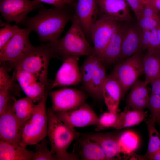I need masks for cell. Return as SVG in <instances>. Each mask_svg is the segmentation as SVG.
<instances>
[{"mask_svg":"<svg viewBox=\"0 0 160 160\" xmlns=\"http://www.w3.org/2000/svg\"><path fill=\"white\" fill-rule=\"evenodd\" d=\"M69 7H43L36 15L26 17L22 22L26 28L36 33L40 41H54L59 39L65 26L73 18L74 11Z\"/></svg>","mask_w":160,"mask_h":160,"instance_id":"cell-1","label":"cell"},{"mask_svg":"<svg viewBox=\"0 0 160 160\" xmlns=\"http://www.w3.org/2000/svg\"><path fill=\"white\" fill-rule=\"evenodd\" d=\"M71 22L70 28L63 38L47 44L54 57L63 60L69 57L88 56L93 53V47L87 41L74 14Z\"/></svg>","mask_w":160,"mask_h":160,"instance_id":"cell-2","label":"cell"},{"mask_svg":"<svg viewBox=\"0 0 160 160\" xmlns=\"http://www.w3.org/2000/svg\"><path fill=\"white\" fill-rule=\"evenodd\" d=\"M48 125L47 135L51 145L52 154L56 160H76L79 159L73 153L67 150L75 139L81 135L74 128L70 127L61 121L51 109L47 111Z\"/></svg>","mask_w":160,"mask_h":160,"instance_id":"cell-3","label":"cell"},{"mask_svg":"<svg viewBox=\"0 0 160 160\" xmlns=\"http://www.w3.org/2000/svg\"><path fill=\"white\" fill-rule=\"evenodd\" d=\"M103 62L94 54L87 56L80 68L84 89L97 100L103 98V89L107 78Z\"/></svg>","mask_w":160,"mask_h":160,"instance_id":"cell-4","label":"cell"},{"mask_svg":"<svg viewBox=\"0 0 160 160\" xmlns=\"http://www.w3.org/2000/svg\"><path fill=\"white\" fill-rule=\"evenodd\" d=\"M53 55L47 44L34 47L32 49L14 66L36 76L41 82L48 87V68Z\"/></svg>","mask_w":160,"mask_h":160,"instance_id":"cell-5","label":"cell"},{"mask_svg":"<svg viewBox=\"0 0 160 160\" xmlns=\"http://www.w3.org/2000/svg\"><path fill=\"white\" fill-rule=\"evenodd\" d=\"M48 93L39 102L35 111L23 127L21 143L26 147L37 144L47 135L48 120L46 102Z\"/></svg>","mask_w":160,"mask_h":160,"instance_id":"cell-6","label":"cell"},{"mask_svg":"<svg viewBox=\"0 0 160 160\" xmlns=\"http://www.w3.org/2000/svg\"><path fill=\"white\" fill-rule=\"evenodd\" d=\"M31 31L26 27L19 29L0 50L1 63H8L14 67L32 49L34 46L30 43L29 39Z\"/></svg>","mask_w":160,"mask_h":160,"instance_id":"cell-7","label":"cell"},{"mask_svg":"<svg viewBox=\"0 0 160 160\" xmlns=\"http://www.w3.org/2000/svg\"><path fill=\"white\" fill-rule=\"evenodd\" d=\"M143 72V58L137 53L126 58L115 66L111 75L118 81L121 86L122 97Z\"/></svg>","mask_w":160,"mask_h":160,"instance_id":"cell-8","label":"cell"},{"mask_svg":"<svg viewBox=\"0 0 160 160\" xmlns=\"http://www.w3.org/2000/svg\"><path fill=\"white\" fill-rule=\"evenodd\" d=\"M120 22L109 19L99 18L92 25L90 37L94 45L93 54L99 58L120 25Z\"/></svg>","mask_w":160,"mask_h":160,"instance_id":"cell-9","label":"cell"},{"mask_svg":"<svg viewBox=\"0 0 160 160\" xmlns=\"http://www.w3.org/2000/svg\"><path fill=\"white\" fill-rule=\"evenodd\" d=\"M44 7L35 0H0V12L7 22H22L31 11Z\"/></svg>","mask_w":160,"mask_h":160,"instance_id":"cell-10","label":"cell"},{"mask_svg":"<svg viewBox=\"0 0 160 160\" xmlns=\"http://www.w3.org/2000/svg\"><path fill=\"white\" fill-rule=\"evenodd\" d=\"M53 112L63 123L71 128L97 126L99 122V118L92 108L85 103L73 109Z\"/></svg>","mask_w":160,"mask_h":160,"instance_id":"cell-11","label":"cell"},{"mask_svg":"<svg viewBox=\"0 0 160 160\" xmlns=\"http://www.w3.org/2000/svg\"><path fill=\"white\" fill-rule=\"evenodd\" d=\"M53 112L65 111L73 109L85 103L86 94L83 91L69 88L51 91L49 93Z\"/></svg>","mask_w":160,"mask_h":160,"instance_id":"cell-12","label":"cell"},{"mask_svg":"<svg viewBox=\"0 0 160 160\" xmlns=\"http://www.w3.org/2000/svg\"><path fill=\"white\" fill-rule=\"evenodd\" d=\"M10 103L0 115V140L20 145L21 143L23 127L15 115Z\"/></svg>","mask_w":160,"mask_h":160,"instance_id":"cell-13","label":"cell"},{"mask_svg":"<svg viewBox=\"0 0 160 160\" xmlns=\"http://www.w3.org/2000/svg\"><path fill=\"white\" fill-rule=\"evenodd\" d=\"M15 79L26 97L34 103L39 102L48 92L49 87L41 82L33 74L22 70L14 71Z\"/></svg>","mask_w":160,"mask_h":160,"instance_id":"cell-14","label":"cell"},{"mask_svg":"<svg viewBox=\"0 0 160 160\" xmlns=\"http://www.w3.org/2000/svg\"><path fill=\"white\" fill-rule=\"evenodd\" d=\"M73 11L86 37H90L91 28L99 17L97 0H77Z\"/></svg>","mask_w":160,"mask_h":160,"instance_id":"cell-15","label":"cell"},{"mask_svg":"<svg viewBox=\"0 0 160 160\" xmlns=\"http://www.w3.org/2000/svg\"><path fill=\"white\" fill-rule=\"evenodd\" d=\"M78 57H71L63 60L57 71L51 88L60 86L76 85L81 81Z\"/></svg>","mask_w":160,"mask_h":160,"instance_id":"cell-16","label":"cell"},{"mask_svg":"<svg viewBox=\"0 0 160 160\" xmlns=\"http://www.w3.org/2000/svg\"><path fill=\"white\" fill-rule=\"evenodd\" d=\"M99 18L109 19L119 22L131 19L129 6L126 0H97Z\"/></svg>","mask_w":160,"mask_h":160,"instance_id":"cell-17","label":"cell"},{"mask_svg":"<svg viewBox=\"0 0 160 160\" xmlns=\"http://www.w3.org/2000/svg\"><path fill=\"white\" fill-rule=\"evenodd\" d=\"M84 135L99 144L109 160L120 158L121 151L119 142L120 135L113 133H100Z\"/></svg>","mask_w":160,"mask_h":160,"instance_id":"cell-18","label":"cell"},{"mask_svg":"<svg viewBox=\"0 0 160 160\" xmlns=\"http://www.w3.org/2000/svg\"><path fill=\"white\" fill-rule=\"evenodd\" d=\"M73 153L82 160H109L99 144L85 136L77 139Z\"/></svg>","mask_w":160,"mask_h":160,"instance_id":"cell-19","label":"cell"},{"mask_svg":"<svg viewBox=\"0 0 160 160\" xmlns=\"http://www.w3.org/2000/svg\"><path fill=\"white\" fill-rule=\"evenodd\" d=\"M122 90L118 81L111 75L107 77L103 89V96L109 111L118 112Z\"/></svg>","mask_w":160,"mask_h":160,"instance_id":"cell-20","label":"cell"},{"mask_svg":"<svg viewBox=\"0 0 160 160\" xmlns=\"http://www.w3.org/2000/svg\"><path fill=\"white\" fill-rule=\"evenodd\" d=\"M126 28L120 24L111 37L100 58L103 62L109 64L120 58L123 37Z\"/></svg>","mask_w":160,"mask_h":160,"instance_id":"cell-21","label":"cell"},{"mask_svg":"<svg viewBox=\"0 0 160 160\" xmlns=\"http://www.w3.org/2000/svg\"><path fill=\"white\" fill-rule=\"evenodd\" d=\"M147 85L145 81L137 80L131 87L127 102L133 110L143 111L146 107L150 96Z\"/></svg>","mask_w":160,"mask_h":160,"instance_id":"cell-22","label":"cell"},{"mask_svg":"<svg viewBox=\"0 0 160 160\" xmlns=\"http://www.w3.org/2000/svg\"><path fill=\"white\" fill-rule=\"evenodd\" d=\"M21 143L20 145L0 140V160H32L34 152L28 150Z\"/></svg>","mask_w":160,"mask_h":160,"instance_id":"cell-23","label":"cell"},{"mask_svg":"<svg viewBox=\"0 0 160 160\" xmlns=\"http://www.w3.org/2000/svg\"><path fill=\"white\" fill-rule=\"evenodd\" d=\"M141 32L133 27L126 28L123 37L120 58L126 59L137 54L141 49Z\"/></svg>","mask_w":160,"mask_h":160,"instance_id":"cell-24","label":"cell"},{"mask_svg":"<svg viewBox=\"0 0 160 160\" xmlns=\"http://www.w3.org/2000/svg\"><path fill=\"white\" fill-rule=\"evenodd\" d=\"M143 60L145 81L150 84L160 77V52L148 51Z\"/></svg>","mask_w":160,"mask_h":160,"instance_id":"cell-25","label":"cell"},{"mask_svg":"<svg viewBox=\"0 0 160 160\" xmlns=\"http://www.w3.org/2000/svg\"><path fill=\"white\" fill-rule=\"evenodd\" d=\"M14 102L12 109L14 114L22 127L35 111L37 105L27 97L17 100L12 98Z\"/></svg>","mask_w":160,"mask_h":160,"instance_id":"cell-26","label":"cell"},{"mask_svg":"<svg viewBox=\"0 0 160 160\" xmlns=\"http://www.w3.org/2000/svg\"><path fill=\"white\" fill-rule=\"evenodd\" d=\"M147 111L133 110H127L119 113L118 121L114 128L117 130L136 125L145 119Z\"/></svg>","mask_w":160,"mask_h":160,"instance_id":"cell-27","label":"cell"},{"mask_svg":"<svg viewBox=\"0 0 160 160\" xmlns=\"http://www.w3.org/2000/svg\"><path fill=\"white\" fill-rule=\"evenodd\" d=\"M145 121L148 133L149 141L146 153L144 155L138 156V158L141 159L160 149V134L156 127L155 118L150 115Z\"/></svg>","mask_w":160,"mask_h":160,"instance_id":"cell-28","label":"cell"},{"mask_svg":"<svg viewBox=\"0 0 160 160\" xmlns=\"http://www.w3.org/2000/svg\"><path fill=\"white\" fill-rule=\"evenodd\" d=\"M119 142L121 153L130 155L138 147L140 140L136 133L132 131H127L120 135Z\"/></svg>","mask_w":160,"mask_h":160,"instance_id":"cell-29","label":"cell"},{"mask_svg":"<svg viewBox=\"0 0 160 160\" xmlns=\"http://www.w3.org/2000/svg\"><path fill=\"white\" fill-rule=\"evenodd\" d=\"M119 113L118 112L109 111L103 113L99 118L98 124L96 130L99 131L105 129L114 127L117 124L119 119Z\"/></svg>","mask_w":160,"mask_h":160,"instance_id":"cell-30","label":"cell"},{"mask_svg":"<svg viewBox=\"0 0 160 160\" xmlns=\"http://www.w3.org/2000/svg\"><path fill=\"white\" fill-rule=\"evenodd\" d=\"M44 140L36 144V147L32 160H56L48 149L47 143Z\"/></svg>","mask_w":160,"mask_h":160,"instance_id":"cell-31","label":"cell"},{"mask_svg":"<svg viewBox=\"0 0 160 160\" xmlns=\"http://www.w3.org/2000/svg\"><path fill=\"white\" fill-rule=\"evenodd\" d=\"M20 28L17 25L9 23L0 29V50L1 49L17 32Z\"/></svg>","mask_w":160,"mask_h":160,"instance_id":"cell-32","label":"cell"},{"mask_svg":"<svg viewBox=\"0 0 160 160\" xmlns=\"http://www.w3.org/2000/svg\"><path fill=\"white\" fill-rule=\"evenodd\" d=\"M147 108L150 110V114L155 118L160 115V94H153L150 95Z\"/></svg>","mask_w":160,"mask_h":160,"instance_id":"cell-33","label":"cell"},{"mask_svg":"<svg viewBox=\"0 0 160 160\" xmlns=\"http://www.w3.org/2000/svg\"><path fill=\"white\" fill-rule=\"evenodd\" d=\"M137 20L138 25L142 30L151 31L160 26V20L141 17Z\"/></svg>","mask_w":160,"mask_h":160,"instance_id":"cell-34","label":"cell"},{"mask_svg":"<svg viewBox=\"0 0 160 160\" xmlns=\"http://www.w3.org/2000/svg\"><path fill=\"white\" fill-rule=\"evenodd\" d=\"M13 81L0 90V115L5 111L9 103V91Z\"/></svg>","mask_w":160,"mask_h":160,"instance_id":"cell-35","label":"cell"},{"mask_svg":"<svg viewBox=\"0 0 160 160\" xmlns=\"http://www.w3.org/2000/svg\"><path fill=\"white\" fill-rule=\"evenodd\" d=\"M159 12V11L152 5L148 3L144 5L140 15L138 19L140 17H144L160 20V15Z\"/></svg>","mask_w":160,"mask_h":160,"instance_id":"cell-36","label":"cell"},{"mask_svg":"<svg viewBox=\"0 0 160 160\" xmlns=\"http://www.w3.org/2000/svg\"><path fill=\"white\" fill-rule=\"evenodd\" d=\"M15 79L14 71L12 77H11L7 72L6 68L3 66H1L0 68V90L4 88Z\"/></svg>","mask_w":160,"mask_h":160,"instance_id":"cell-37","label":"cell"},{"mask_svg":"<svg viewBox=\"0 0 160 160\" xmlns=\"http://www.w3.org/2000/svg\"><path fill=\"white\" fill-rule=\"evenodd\" d=\"M41 3L53 5L54 7L62 8L73 5L75 0H35Z\"/></svg>","mask_w":160,"mask_h":160,"instance_id":"cell-38","label":"cell"},{"mask_svg":"<svg viewBox=\"0 0 160 160\" xmlns=\"http://www.w3.org/2000/svg\"><path fill=\"white\" fill-rule=\"evenodd\" d=\"M136 17L137 19L140 17L144 4L141 0H126Z\"/></svg>","mask_w":160,"mask_h":160,"instance_id":"cell-39","label":"cell"},{"mask_svg":"<svg viewBox=\"0 0 160 160\" xmlns=\"http://www.w3.org/2000/svg\"><path fill=\"white\" fill-rule=\"evenodd\" d=\"M151 31L142 30L140 43L141 49H148L151 36Z\"/></svg>","mask_w":160,"mask_h":160,"instance_id":"cell-40","label":"cell"},{"mask_svg":"<svg viewBox=\"0 0 160 160\" xmlns=\"http://www.w3.org/2000/svg\"><path fill=\"white\" fill-rule=\"evenodd\" d=\"M150 84L151 94H160V77L153 81Z\"/></svg>","mask_w":160,"mask_h":160,"instance_id":"cell-41","label":"cell"},{"mask_svg":"<svg viewBox=\"0 0 160 160\" xmlns=\"http://www.w3.org/2000/svg\"><path fill=\"white\" fill-rule=\"evenodd\" d=\"M143 159L160 160V149L149 156L144 157Z\"/></svg>","mask_w":160,"mask_h":160,"instance_id":"cell-42","label":"cell"},{"mask_svg":"<svg viewBox=\"0 0 160 160\" xmlns=\"http://www.w3.org/2000/svg\"><path fill=\"white\" fill-rule=\"evenodd\" d=\"M148 3L152 5L159 11H160V0H150Z\"/></svg>","mask_w":160,"mask_h":160,"instance_id":"cell-43","label":"cell"},{"mask_svg":"<svg viewBox=\"0 0 160 160\" xmlns=\"http://www.w3.org/2000/svg\"><path fill=\"white\" fill-rule=\"evenodd\" d=\"M155 121L160 127V115L155 118Z\"/></svg>","mask_w":160,"mask_h":160,"instance_id":"cell-44","label":"cell"},{"mask_svg":"<svg viewBox=\"0 0 160 160\" xmlns=\"http://www.w3.org/2000/svg\"><path fill=\"white\" fill-rule=\"evenodd\" d=\"M157 35L159 42L160 44V26L157 28Z\"/></svg>","mask_w":160,"mask_h":160,"instance_id":"cell-45","label":"cell"},{"mask_svg":"<svg viewBox=\"0 0 160 160\" xmlns=\"http://www.w3.org/2000/svg\"><path fill=\"white\" fill-rule=\"evenodd\" d=\"M143 4L145 5L149 3L150 0H141Z\"/></svg>","mask_w":160,"mask_h":160,"instance_id":"cell-46","label":"cell"}]
</instances>
